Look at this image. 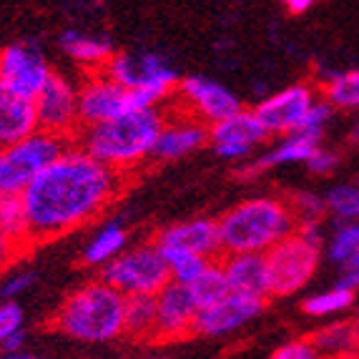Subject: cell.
<instances>
[{
  "mask_svg": "<svg viewBox=\"0 0 359 359\" xmlns=\"http://www.w3.org/2000/svg\"><path fill=\"white\" fill-rule=\"evenodd\" d=\"M123 186L126 176L71 141L23 191L30 244H46L90 224L121 196Z\"/></svg>",
  "mask_w": 359,
  "mask_h": 359,
  "instance_id": "1",
  "label": "cell"
},
{
  "mask_svg": "<svg viewBox=\"0 0 359 359\" xmlns=\"http://www.w3.org/2000/svg\"><path fill=\"white\" fill-rule=\"evenodd\" d=\"M216 229L224 257L266 254L297 231V216L287 198L252 196L224 211L216 219Z\"/></svg>",
  "mask_w": 359,
  "mask_h": 359,
  "instance_id": "2",
  "label": "cell"
},
{
  "mask_svg": "<svg viewBox=\"0 0 359 359\" xmlns=\"http://www.w3.org/2000/svg\"><path fill=\"white\" fill-rule=\"evenodd\" d=\"M161 126V108H131L108 123L81 131L76 144L103 166L126 176L128 171L151 158Z\"/></svg>",
  "mask_w": 359,
  "mask_h": 359,
  "instance_id": "3",
  "label": "cell"
},
{
  "mask_svg": "<svg viewBox=\"0 0 359 359\" xmlns=\"http://www.w3.org/2000/svg\"><path fill=\"white\" fill-rule=\"evenodd\" d=\"M126 297L96 279L73 289L50 317V327L60 334L86 344H106L123 337Z\"/></svg>",
  "mask_w": 359,
  "mask_h": 359,
  "instance_id": "4",
  "label": "cell"
},
{
  "mask_svg": "<svg viewBox=\"0 0 359 359\" xmlns=\"http://www.w3.org/2000/svg\"><path fill=\"white\" fill-rule=\"evenodd\" d=\"M103 73L128 90L131 108H161L174 98L181 81L166 55L154 50H116Z\"/></svg>",
  "mask_w": 359,
  "mask_h": 359,
  "instance_id": "5",
  "label": "cell"
},
{
  "mask_svg": "<svg viewBox=\"0 0 359 359\" xmlns=\"http://www.w3.org/2000/svg\"><path fill=\"white\" fill-rule=\"evenodd\" d=\"M101 282L114 287L123 297H156L166 284H171L168 264L154 241L131 246L121 252L111 264L101 269Z\"/></svg>",
  "mask_w": 359,
  "mask_h": 359,
  "instance_id": "6",
  "label": "cell"
},
{
  "mask_svg": "<svg viewBox=\"0 0 359 359\" xmlns=\"http://www.w3.org/2000/svg\"><path fill=\"white\" fill-rule=\"evenodd\" d=\"M68 141L36 131L18 144L0 149V194L23 196L38 176L63 154Z\"/></svg>",
  "mask_w": 359,
  "mask_h": 359,
  "instance_id": "7",
  "label": "cell"
},
{
  "mask_svg": "<svg viewBox=\"0 0 359 359\" xmlns=\"http://www.w3.org/2000/svg\"><path fill=\"white\" fill-rule=\"evenodd\" d=\"M266 269H269L271 297H292L302 292L317 274L319 262H322V249L306 244L299 233L294 231L284 241L271 246L264 254Z\"/></svg>",
  "mask_w": 359,
  "mask_h": 359,
  "instance_id": "8",
  "label": "cell"
},
{
  "mask_svg": "<svg viewBox=\"0 0 359 359\" xmlns=\"http://www.w3.org/2000/svg\"><path fill=\"white\" fill-rule=\"evenodd\" d=\"M48 58L33 41L11 43L0 48V86L11 88L23 98L36 101L53 78Z\"/></svg>",
  "mask_w": 359,
  "mask_h": 359,
  "instance_id": "9",
  "label": "cell"
},
{
  "mask_svg": "<svg viewBox=\"0 0 359 359\" xmlns=\"http://www.w3.org/2000/svg\"><path fill=\"white\" fill-rule=\"evenodd\" d=\"M174 101L181 111L191 114L204 126H214V123L239 114L244 108L241 98L229 86L219 83L214 78L198 76V73L181 78L179 86H176Z\"/></svg>",
  "mask_w": 359,
  "mask_h": 359,
  "instance_id": "10",
  "label": "cell"
},
{
  "mask_svg": "<svg viewBox=\"0 0 359 359\" xmlns=\"http://www.w3.org/2000/svg\"><path fill=\"white\" fill-rule=\"evenodd\" d=\"M317 98L319 93L311 83H292L271 96H264L252 111L269 136L284 138L299 133L302 123Z\"/></svg>",
  "mask_w": 359,
  "mask_h": 359,
  "instance_id": "11",
  "label": "cell"
},
{
  "mask_svg": "<svg viewBox=\"0 0 359 359\" xmlns=\"http://www.w3.org/2000/svg\"><path fill=\"white\" fill-rule=\"evenodd\" d=\"M76 90H78V126H81V131L108 123V121H114L126 114V111H131L128 90L121 88L103 71L86 73V78L76 86Z\"/></svg>",
  "mask_w": 359,
  "mask_h": 359,
  "instance_id": "12",
  "label": "cell"
},
{
  "mask_svg": "<svg viewBox=\"0 0 359 359\" xmlns=\"http://www.w3.org/2000/svg\"><path fill=\"white\" fill-rule=\"evenodd\" d=\"M36 118L38 131L48 136L63 138V141H76L81 126H78V90L66 76L53 73L48 86L36 98Z\"/></svg>",
  "mask_w": 359,
  "mask_h": 359,
  "instance_id": "13",
  "label": "cell"
},
{
  "mask_svg": "<svg viewBox=\"0 0 359 359\" xmlns=\"http://www.w3.org/2000/svg\"><path fill=\"white\" fill-rule=\"evenodd\" d=\"M269 138L252 108H241L239 114L229 116L209 126V144L219 158L229 161H249L252 154Z\"/></svg>",
  "mask_w": 359,
  "mask_h": 359,
  "instance_id": "14",
  "label": "cell"
},
{
  "mask_svg": "<svg viewBox=\"0 0 359 359\" xmlns=\"http://www.w3.org/2000/svg\"><path fill=\"white\" fill-rule=\"evenodd\" d=\"M206 144H209V126H204L201 121L181 111L174 103L171 111H163V126L158 131L154 151H151V161H179L184 156H191L194 151L204 149Z\"/></svg>",
  "mask_w": 359,
  "mask_h": 359,
  "instance_id": "15",
  "label": "cell"
},
{
  "mask_svg": "<svg viewBox=\"0 0 359 359\" xmlns=\"http://www.w3.org/2000/svg\"><path fill=\"white\" fill-rule=\"evenodd\" d=\"M198 317V304L189 287L166 284L156 294V334L154 341H179L194 334V324Z\"/></svg>",
  "mask_w": 359,
  "mask_h": 359,
  "instance_id": "16",
  "label": "cell"
},
{
  "mask_svg": "<svg viewBox=\"0 0 359 359\" xmlns=\"http://www.w3.org/2000/svg\"><path fill=\"white\" fill-rule=\"evenodd\" d=\"M154 244L158 252H184L196 254L201 259H219L222 257V246H219V229L214 219H191V222L168 224L158 229L154 236Z\"/></svg>",
  "mask_w": 359,
  "mask_h": 359,
  "instance_id": "17",
  "label": "cell"
},
{
  "mask_svg": "<svg viewBox=\"0 0 359 359\" xmlns=\"http://www.w3.org/2000/svg\"><path fill=\"white\" fill-rule=\"evenodd\" d=\"M266 309V302L262 299H249V297H239V294H229L222 302L198 309L196 324H194V334L198 337H226L231 332L241 330L257 317H262V311Z\"/></svg>",
  "mask_w": 359,
  "mask_h": 359,
  "instance_id": "18",
  "label": "cell"
},
{
  "mask_svg": "<svg viewBox=\"0 0 359 359\" xmlns=\"http://www.w3.org/2000/svg\"><path fill=\"white\" fill-rule=\"evenodd\" d=\"M222 269L226 276L229 292L249 297V299L266 302L271 297L269 269L264 254H236V257H224Z\"/></svg>",
  "mask_w": 359,
  "mask_h": 359,
  "instance_id": "19",
  "label": "cell"
},
{
  "mask_svg": "<svg viewBox=\"0 0 359 359\" xmlns=\"http://www.w3.org/2000/svg\"><path fill=\"white\" fill-rule=\"evenodd\" d=\"M58 46L86 73L103 71L111 55L116 53L114 41L106 33H96L88 28H66L58 36Z\"/></svg>",
  "mask_w": 359,
  "mask_h": 359,
  "instance_id": "20",
  "label": "cell"
},
{
  "mask_svg": "<svg viewBox=\"0 0 359 359\" xmlns=\"http://www.w3.org/2000/svg\"><path fill=\"white\" fill-rule=\"evenodd\" d=\"M319 149V138L309 136V133H292L284 136L274 149L264 151L257 158H249L236 168L239 179H257L259 174H264L266 168L274 166H287V163H306L309 156Z\"/></svg>",
  "mask_w": 359,
  "mask_h": 359,
  "instance_id": "21",
  "label": "cell"
},
{
  "mask_svg": "<svg viewBox=\"0 0 359 359\" xmlns=\"http://www.w3.org/2000/svg\"><path fill=\"white\" fill-rule=\"evenodd\" d=\"M38 131L36 103L0 86V149L13 146Z\"/></svg>",
  "mask_w": 359,
  "mask_h": 359,
  "instance_id": "22",
  "label": "cell"
},
{
  "mask_svg": "<svg viewBox=\"0 0 359 359\" xmlns=\"http://www.w3.org/2000/svg\"><path fill=\"white\" fill-rule=\"evenodd\" d=\"M309 341L322 359H359V322L324 324Z\"/></svg>",
  "mask_w": 359,
  "mask_h": 359,
  "instance_id": "23",
  "label": "cell"
},
{
  "mask_svg": "<svg viewBox=\"0 0 359 359\" xmlns=\"http://www.w3.org/2000/svg\"><path fill=\"white\" fill-rule=\"evenodd\" d=\"M128 244V231L121 222H106L103 226L96 229V233L88 239V244L81 252V262L90 269H103L106 264H111L121 252H126Z\"/></svg>",
  "mask_w": 359,
  "mask_h": 359,
  "instance_id": "24",
  "label": "cell"
},
{
  "mask_svg": "<svg viewBox=\"0 0 359 359\" xmlns=\"http://www.w3.org/2000/svg\"><path fill=\"white\" fill-rule=\"evenodd\" d=\"M156 334V297H128L123 337L133 341H154Z\"/></svg>",
  "mask_w": 359,
  "mask_h": 359,
  "instance_id": "25",
  "label": "cell"
},
{
  "mask_svg": "<svg viewBox=\"0 0 359 359\" xmlns=\"http://www.w3.org/2000/svg\"><path fill=\"white\" fill-rule=\"evenodd\" d=\"M322 98L334 111H357L359 114V68L332 73L324 78Z\"/></svg>",
  "mask_w": 359,
  "mask_h": 359,
  "instance_id": "26",
  "label": "cell"
},
{
  "mask_svg": "<svg viewBox=\"0 0 359 359\" xmlns=\"http://www.w3.org/2000/svg\"><path fill=\"white\" fill-rule=\"evenodd\" d=\"M354 299H357V294L334 284V287L327 289V292L309 294V297L302 302V311H304L306 317H314V319L334 317V314H341V311H347L349 306H354Z\"/></svg>",
  "mask_w": 359,
  "mask_h": 359,
  "instance_id": "27",
  "label": "cell"
},
{
  "mask_svg": "<svg viewBox=\"0 0 359 359\" xmlns=\"http://www.w3.org/2000/svg\"><path fill=\"white\" fill-rule=\"evenodd\" d=\"M189 289H191L198 309H206V306L216 304V302H222L224 297H229L231 292H229L226 276H224V269H222V259L209 262L206 271L198 276L196 282H194Z\"/></svg>",
  "mask_w": 359,
  "mask_h": 359,
  "instance_id": "28",
  "label": "cell"
},
{
  "mask_svg": "<svg viewBox=\"0 0 359 359\" xmlns=\"http://www.w3.org/2000/svg\"><path fill=\"white\" fill-rule=\"evenodd\" d=\"M0 229L11 236L13 241H18L20 246L30 249V229H28V216H25L23 196H6L0 194Z\"/></svg>",
  "mask_w": 359,
  "mask_h": 359,
  "instance_id": "29",
  "label": "cell"
},
{
  "mask_svg": "<svg viewBox=\"0 0 359 359\" xmlns=\"http://www.w3.org/2000/svg\"><path fill=\"white\" fill-rule=\"evenodd\" d=\"M359 252V222H334L330 241H327V259L337 266L352 259Z\"/></svg>",
  "mask_w": 359,
  "mask_h": 359,
  "instance_id": "30",
  "label": "cell"
},
{
  "mask_svg": "<svg viewBox=\"0 0 359 359\" xmlns=\"http://www.w3.org/2000/svg\"><path fill=\"white\" fill-rule=\"evenodd\" d=\"M324 206L332 222H359V189L352 184H337L324 194Z\"/></svg>",
  "mask_w": 359,
  "mask_h": 359,
  "instance_id": "31",
  "label": "cell"
},
{
  "mask_svg": "<svg viewBox=\"0 0 359 359\" xmlns=\"http://www.w3.org/2000/svg\"><path fill=\"white\" fill-rule=\"evenodd\" d=\"M168 264V274H171V282L181 284V287H191L198 276L204 274L206 266H209V259H201L196 254H184V252H168L163 254ZM214 262V259H211Z\"/></svg>",
  "mask_w": 359,
  "mask_h": 359,
  "instance_id": "32",
  "label": "cell"
},
{
  "mask_svg": "<svg viewBox=\"0 0 359 359\" xmlns=\"http://www.w3.org/2000/svg\"><path fill=\"white\" fill-rule=\"evenodd\" d=\"M289 206H292L294 216H297V224L304 222H324V214H327V206H324V196L314 191H297L287 198Z\"/></svg>",
  "mask_w": 359,
  "mask_h": 359,
  "instance_id": "33",
  "label": "cell"
},
{
  "mask_svg": "<svg viewBox=\"0 0 359 359\" xmlns=\"http://www.w3.org/2000/svg\"><path fill=\"white\" fill-rule=\"evenodd\" d=\"M332 116H334V108L319 96L317 101H314V106L309 108V114H306L299 133H309V136H314V138H322L324 128L330 126Z\"/></svg>",
  "mask_w": 359,
  "mask_h": 359,
  "instance_id": "34",
  "label": "cell"
},
{
  "mask_svg": "<svg viewBox=\"0 0 359 359\" xmlns=\"http://www.w3.org/2000/svg\"><path fill=\"white\" fill-rule=\"evenodd\" d=\"M269 359H322L309 337H299V339H289L269 354Z\"/></svg>",
  "mask_w": 359,
  "mask_h": 359,
  "instance_id": "35",
  "label": "cell"
},
{
  "mask_svg": "<svg viewBox=\"0 0 359 359\" xmlns=\"http://www.w3.org/2000/svg\"><path fill=\"white\" fill-rule=\"evenodd\" d=\"M33 284H36V271H13L0 284V297H3V302H15Z\"/></svg>",
  "mask_w": 359,
  "mask_h": 359,
  "instance_id": "36",
  "label": "cell"
},
{
  "mask_svg": "<svg viewBox=\"0 0 359 359\" xmlns=\"http://www.w3.org/2000/svg\"><path fill=\"white\" fill-rule=\"evenodd\" d=\"M23 330V309L15 302H0V344Z\"/></svg>",
  "mask_w": 359,
  "mask_h": 359,
  "instance_id": "37",
  "label": "cell"
},
{
  "mask_svg": "<svg viewBox=\"0 0 359 359\" xmlns=\"http://www.w3.org/2000/svg\"><path fill=\"white\" fill-rule=\"evenodd\" d=\"M337 166H339V156H337V151L322 149V146H319V149L309 156V161H306V168L317 176H330Z\"/></svg>",
  "mask_w": 359,
  "mask_h": 359,
  "instance_id": "38",
  "label": "cell"
},
{
  "mask_svg": "<svg viewBox=\"0 0 359 359\" xmlns=\"http://www.w3.org/2000/svg\"><path fill=\"white\" fill-rule=\"evenodd\" d=\"M25 252H28L25 246H20L18 241H13L11 236H8V233L0 229V274L11 269L13 264L18 262V259L23 257Z\"/></svg>",
  "mask_w": 359,
  "mask_h": 359,
  "instance_id": "39",
  "label": "cell"
},
{
  "mask_svg": "<svg viewBox=\"0 0 359 359\" xmlns=\"http://www.w3.org/2000/svg\"><path fill=\"white\" fill-rule=\"evenodd\" d=\"M337 287L349 289V292L357 294V289H359V252L339 266V279H337Z\"/></svg>",
  "mask_w": 359,
  "mask_h": 359,
  "instance_id": "40",
  "label": "cell"
},
{
  "mask_svg": "<svg viewBox=\"0 0 359 359\" xmlns=\"http://www.w3.org/2000/svg\"><path fill=\"white\" fill-rule=\"evenodd\" d=\"M25 341H28V334H25V330H20V332H15L13 337H8V339L0 344V349H3V354L25 352Z\"/></svg>",
  "mask_w": 359,
  "mask_h": 359,
  "instance_id": "41",
  "label": "cell"
},
{
  "mask_svg": "<svg viewBox=\"0 0 359 359\" xmlns=\"http://www.w3.org/2000/svg\"><path fill=\"white\" fill-rule=\"evenodd\" d=\"M311 0H287L284 3V11L289 13V15H304L306 11H311Z\"/></svg>",
  "mask_w": 359,
  "mask_h": 359,
  "instance_id": "42",
  "label": "cell"
},
{
  "mask_svg": "<svg viewBox=\"0 0 359 359\" xmlns=\"http://www.w3.org/2000/svg\"><path fill=\"white\" fill-rule=\"evenodd\" d=\"M0 359H38V357L30 352H15V354H0Z\"/></svg>",
  "mask_w": 359,
  "mask_h": 359,
  "instance_id": "43",
  "label": "cell"
},
{
  "mask_svg": "<svg viewBox=\"0 0 359 359\" xmlns=\"http://www.w3.org/2000/svg\"><path fill=\"white\" fill-rule=\"evenodd\" d=\"M349 141L359 146V114H357V118H354V123H352V131H349Z\"/></svg>",
  "mask_w": 359,
  "mask_h": 359,
  "instance_id": "44",
  "label": "cell"
},
{
  "mask_svg": "<svg viewBox=\"0 0 359 359\" xmlns=\"http://www.w3.org/2000/svg\"><path fill=\"white\" fill-rule=\"evenodd\" d=\"M354 186H357V189H359V181H357V184H354Z\"/></svg>",
  "mask_w": 359,
  "mask_h": 359,
  "instance_id": "45",
  "label": "cell"
}]
</instances>
